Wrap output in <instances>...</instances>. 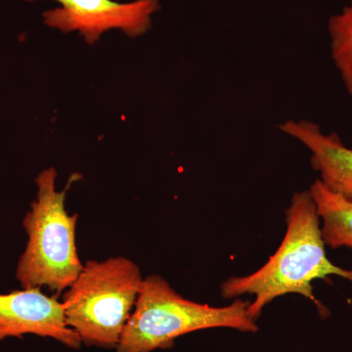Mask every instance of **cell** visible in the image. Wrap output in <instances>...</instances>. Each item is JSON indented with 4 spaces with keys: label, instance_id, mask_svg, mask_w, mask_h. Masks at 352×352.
I'll use <instances>...</instances> for the list:
<instances>
[{
    "label": "cell",
    "instance_id": "3957f363",
    "mask_svg": "<svg viewBox=\"0 0 352 352\" xmlns=\"http://www.w3.org/2000/svg\"><path fill=\"white\" fill-rule=\"evenodd\" d=\"M56 178L53 168L39 173L38 197L23 220L29 240L16 270L23 289L47 287L62 293L83 268L76 245L78 215L69 214L65 207L67 191L80 175H72L66 188L59 192L55 187Z\"/></svg>",
    "mask_w": 352,
    "mask_h": 352
},
{
    "label": "cell",
    "instance_id": "9c48e42d",
    "mask_svg": "<svg viewBox=\"0 0 352 352\" xmlns=\"http://www.w3.org/2000/svg\"><path fill=\"white\" fill-rule=\"evenodd\" d=\"M328 34L333 64L352 96V0L330 18Z\"/></svg>",
    "mask_w": 352,
    "mask_h": 352
},
{
    "label": "cell",
    "instance_id": "52a82bcc",
    "mask_svg": "<svg viewBox=\"0 0 352 352\" xmlns=\"http://www.w3.org/2000/svg\"><path fill=\"white\" fill-rule=\"evenodd\" d=\"M278 129L296 139L310 152V163L320 173V182L330 191L352 203V148L337 132L325 133L316 122L289 120Z\"/></svg>",
    "mask_w": 352,
    "mask_h": 352
},
{
    "label": "cell",
    "instance_id": "277c9868",
    "mask_svg": "<svg viewBox=\"0 0 352 352\" xmlns=\"http://www.w3.org/2000/svg\"><path fill=\"white\" fill-rule=\"evenodd\" d=\"M143 280L138 264L124 256L87 261L63 296L69 327L87 346L117 349Z\"/></svg>",
    "mask_w": 352,
    "mask_h": 352
},
{
    "label": "cell",
    "instance_id": "7a4b0ae2",
    "mask_svg": "<svg viewBox=\"0 0 352 352\" xmlns=\"http://www.w3.org/2000/svg\"><path fill=\"white\" fill-rule=\"evenodd\" d=\"M249 300L214 307L186 300L160 275L143 280L138 302L120 337L117 352H152L170 349L177 338L196 331L231 328L258 331L249 312Z\"/></svg>",
    "mask_w": 352,
    "mask_h": 352
},
{
    "label": "cell",
    "instance_id": "6da1fadb",
    "mask_svg": "<svg viewBox=\"0 0 352 352\" xmlns=\"http://www.w3.org/2000/svg\"><path fill=\"white\" fill-rule=\"evenodd\" d=\"M287 231L283 242L263 267L244 277H231L221 285L223 298L254 295L249 312L256 320L264 307L279 296L298 294L322 305L314 295L312 282L339 276L352 282V270L331 263L326 256L320 217L309 190L298 192L286 210Z\"/></svg>",
    "mask_w": 352,
    "mask_h": 352
},
{
    "label": "cell",
    "instance_id": "ba28073f",
    "mask_svg": "<svg viewBox=\"0 0 352 352\" xmlns=\"http://www.w3.org/2000/svg\"><path fill=\"white\" fill-rule=\"evenodd\" d=\"M322 220L321 232L331 249L352 248V203L330 191L316 179L309 188Z\"/></svg>",
    "mask_w": 352,
    "mask_h": 352
},
{
    "label": "cell",
    "instance_id": "8992f818",
    "mask_svg": "<svg viewBox=\"0 0 352 352\" xmlns=\"http://www.w3.org/2000/svg\"><path fill=\"white\" fill-rule=\"evenodd\" d=\"M25 335L51 338L74 349L82 344L67 324L62 302L44 295L41 288L0 294V342Z\"/></svg>",
    "mask_w": 352,
    "mask_h": 352
},
{
    "label": "cell",
    "instance_id": "5b68a950",
    "mask_svg": "<svg viewBox=\"0 0 352 352\" xmlns=\"http://www.w3.org/2000/svg\"><path fill=\"white\" fill-rule=\"evenodd\" d=\"M32 1V0H29ZM60 8L43 14L44 23L63 32L78 31L87 43L94 44L103 32L122 30L131 38L145 34L159 0H136L118 3L112 0H56Z\"/></svg>",
    "mask_w": 352,
    "mask_h": 352
}]
</instances>
